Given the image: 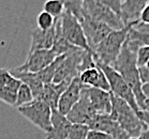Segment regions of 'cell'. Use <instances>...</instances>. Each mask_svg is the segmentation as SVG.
Returning <instances> with one entry per match:
<instances>
[{"mask_svg":"<svg viewBox=\"0 0 149 139\" xmlns=\"http://www.w3.org/2000/svg\"><path fill=\"white\" fill-rule=\"evenodd\" d=\"M139 139H149V129H144L141 133V135L139 136Z\"/></svg>","mask_w":149,"mask_h":139,"instance_id":"cell-36","label":"cell"},{"mask_svg":"<svg viewBox=\"0 0 149 139\" xmlns=\"http://www.w3.org/2000/svg\"><path fill=\"white\" fill-rule=\"evenodd\" d=\"M16 79L7 68H0V88L10 85Z\"/></svg>","mask_w":149,"mask_h":139,"instance_id":"cell-29","label":"cell"},{"mask_svg":"<svg viewBox=\"0 0 149 139\" xmlns=\"http://www.w3.org/2000/svg\"><path fill=\"white\" fill-rule=\"evenodd\" d=\"M95 115H97V112L95 111V109L92 108L88 96L85 93L84 88H83L81 98L78 100V102L72 107L70 112L65 117L72 124H85V125H88V123L95 117Z\"/></svg>","mask_w":149,"mask_h":139,"instance_id":"cell-12","label":"cell"},{"mask_svg":"<svg viewBox=\"0 0 149 139\" xmlns=\"http://www.w3.org/2000/svg\"><path fill=\"white\" fill-rule=\"evenodd\" d=\"M113 68L121 75L127 85L132 90L139 109L145 110V100L147 98L144 94L143 84L139 78V68L136 63V53L129 47L127 41L122 46L121 51Z\"/></svg>","mask_w":149,"mask_h":139,"instance_id":"cell-1","label":"cell"},{"mask_svg":"<svg viewBox=\"0 0 149 139\" xmlns=\"http://www.w3.org/2000/svg\"><path fill=\"white\" fill-rule=\"evenodd\" d=\"M51 122L52 129L46 134V139H68L72 123L65 115L60 113L57 109L52 110Z\"/></svg>","mask_w":149,"mask_h":139,"instance_id":"cell-17","label":"cell"},{"mask_svg":"<svg viewBox=\"0 0 149 139\" xmlns=\"http://www.w3.org/2000/svg\"><path fill=\"white\" fill-rule=\"evenodd\" d=\"M59 23L61 33L70 44L84 50H91L88 46L81 23L76 19V17L73 16L69 11L65 10L59 17Z\"/></svg>","mask_w":149,"mask_h":139,"instance_id":"cell-8","label":"cell"},{"mask_svg":"<svg viewBox=\"0 0 149 139\" xmlns=\"http://www.w3.org/2000/svg\"><path fill=\"white\" fill-rule=\"evenodd\" d=\"M20 86H22V82L18 78H16L12 84L0 88V101L14 107L16 103L17 92L19 90Z\"/></svg>","mask_w":149,"mask_h":139,"instance_id":"cell-21","label":"cell"},{"mask_svg":"<svg viewBox=\"0 0 149 139\" xmlns=\"http://www.w3.org/2000/svg\"><path fill=\"white\" fill-rule=\"evenodd\" d=\"M78 77L85 87L101 89L103 91L109 92V84L107 82V78L101 68L97 65L95 68H88L86 71L81 72Z\"/></svg>","mask_w":149,"mask_h":139,"instance_id":"cell-16","label":"cell"},{"mask_svg":"<svg viewBox=\"0 0 149 139\" xmlns=\"http://www.w3.org/2000/svg\"><path fill=\"white\" fill-rule=\"evenodd\" d=\"M88 125L85 124H72L69 132L68 139H87L89 133Z\"/></svg>","mask_w":149,"mask_h":139,"instance_id":"cell-26","label":"cell"},{"mask_svg":"<svg viewBox=\"0 0 149 139\" xmlns=\"http://www.w3.org/2000/svg\"><path fill=\"white\" fill-rule=\"evenodd\" d=\"M139 78L142 82L143 86L149 85V70L146 66H141L139 68Z\"/></svg>","mask_w":149,"mask_h":139,"instance_id":"cell-32","label":"cell"},{"mask_svg":"<svg viewBox=\"0 0 149 139\" xmlns=\"http://www.w3.org/2000/svg\"><path fill=\"white\" fill-rule=\"evenodd\" d=\"M56 19L57 18H54L52 15L46 13L45 11H42L37 16L38 28L41 29V30H49V29H52L55 26Z\"/></svg>","mask_w":149,"mask_h":139,"instance_id":"cell-25","label":"cell"},{"mask_svg":"<svg viewBox=\"0 0 149 139\" xmlns=\"http://www.w3.org/2000/svg\"><path fill=\"white\" fill-rule=\"evenodd\" d=\"M57 57V54L53 49L48 50H36L33 53H29L26 61L23 64L15 68L18 72H26V73H38L43 68L51 64Z\"/></svg>","mask_w":149,"mask_h":139,"instance_id":"cell-10","label":"cell"},{"mask_svg":"<svg viewBox=\"0 0 149 139\" xmlns=\"http://www.w3.org/2000/svg\"><path fill=\"white\" fill-rule=\"evenodd\" d=\"M70 85V82H60V84H46L44 85L43 88V92L40 96V101H43L46 103L52 110L58 108V102L60 98L61 94L65 92V90L68 88V86Z\"/></svg>","mask_w":149,"mask_h":139,"instance_id":"cell-19","label":"cell"},{"mask_svg":"<svg viewBox=\"0 0 149 139\" xmlns=\"http://www.w3.org/2000/svg\"><path fill=\"white\" fill-rule=\"evenodd\" d=\"M129 139H139V138H129Z\"/></svg>","mask_w":149,"mask_h":139,"instance_id":"cell-38","label":"cell"},{"mask_svg":"<svg viewBox=\"0 0 149 139\" xmlns=\"http://www.w3.org/2000/svg\"><path fill=\"white\" fill-rule=\"evenodd\" d=\"M101 2L120 17V9H121L122 1L120 0H101Z\"/></svg>","mask_w":149,"mask_h":139,"instance_id":"cell-30","label":"cell"},{"mask_svg":"<svg viewBox=\"0 0 149 139\" xmlns=\"http://www.w3.org/2000/svg\"><path fill=\"white\" fill-rule=\"evenodd\" d=\"M137 117L145 123L146 127L149 129V112L146 111V110H139L137 112Z\"/></svg>","mask_w":149,"mask_h":139,"instance_id":"cell-34","label":"cell"},{"mask_svg":"<svg viewBox=\"0 0 149 139\" xmlns=\"http://www.w3.org/2000/svg\"><path fill=\"white\" fill-rule=\"evenodd\" d=\"M95 64H97V66L101 68L102 72L104 73L106 78H107V82L109 84V92L113 95H115V96L121 98L125 102L128 103L130 107L137 113L141 109H139V105L136 103L135 96L133 94L132 90L130 89V87L125 82V79L122 78L121 75L112 66L101 64L98 62Z\"/></svg>","mask_w":149,"mask_h":139,"instance_id":"cell-4","label":"cell"},{"mask_svg":"<svg viewBox=\"0 0 149 139\" xmlns=\"http://www.w3.org/2000/svg\"><path fill=\"white\" fill-rule=\"evenodd\" d=\"M11 74L13 75L14 77L18 78L20 82L25 84L28 88L30 89L32 92L34 100H39L43 92V88H44V84H42L41 80L38 78L36 73H26V72H18L15 68L11 70Z\"/></svg>","mask_w":149,"mask_h":139,"instance_id":"cell-20","label":"cell"},{"mask_svg":"<svg viewBox=\"0 0 149 139\" xmlns=\"http://www.w3.org/2000/svg\"><path fill=\"white\" fill-rule=\"evenodd\" d=\"M133 28L137 31H141V32H149V26L148 25H143V24L139 23V24H137Z\"/></svg>","mask_w":149,"mask_h":139,"instance_id":"cell-35","label":"cell"},{"mask_svg":"<svg viewBox=\"0 0 149 139\" xmlns=\"http://www.w3.org/2000/svg\"><path fill=\"white\" fill-rule=\"evenodd\" d=\"M33 101H34V98H33V95H32L31 90L28 88L25 84L22 82V86L19 87V90L17 92L16 103H15L14 107L17 109V108H19V107H22V106L30 104V103L33 102Z\"/></svg>","mask_w":149,"mask_h":139,"instance_id":"cell-23","label":"cell"},{"mask_svg":"<svg viewBox=\"0 0 149 139\" xmlns=\"http://www.w3.org/2000/svg\"><path fill=\"white\" fill-rule=\"evenodd\" d=\"M112 95V112L109 117L118 122L122 129H125L130 138H139L141 133L146 129L145 123L137 117L134 110L123 100Z\"/></svg>","mask_w":149,"mask_h":139,"instance_id":"cell-3","label":"cell"},{"mask_svg":"<svg viewBox=\"0 0 149 139\" xmlns=\"http://www.w3.org/2000/svg\"><path fill=\"white\" fill-rule=\"evenodd\" d=\"M87 139H113L112 137L107 134L103 132H99V131H92L90 129L87 136Z\"/></svg>","mask_w":149,"mask_h":139,"instance_id":"cell-31","label":"cell"},{"mask_svg":"<svg viewBox=\"0 0 149 139\" xmlns=\"http://www.w3.org/2000/svg\"><path fill=\"white\" fill-rule=\"evenodd\" d=\"M17 111L33 125L42 129L45 134L51 132L52 109L43 101L34 100L30 104L17 108Z\"/></svg>","mask_w":149,"mask_h":139,"instance_id":"cell-6","label":"cell"},{"mask_svg":"<svg viewBox=\"0 0 149 139\" xmlns=\"http://www.w3.org/2000/svg\"><path fill=\"white\" fill-rule=\"evenodd\" d=\"M132 25L125 26L121 30H113L104 40L93 49V57L95 63L114 66L121 48L128 39V33Z\"/></svg>","mask_w":149,"mask_h":139,"instance_id":"cell-2","label":"cell"},{"mask_svg":"<svg viewBox=\"0 0 149 139\" xmlns=\"http://www.w3.org/2000/svg\"><path fill=\"white\" fill-rule=\"evenodd\" d=\"M86 51L81 48L75 47L73 50L65 55V59L60 63L56 75L54 77V84L60 82H71L74 78L78 77L81 74V66Z\"/></svg>","mask_w":149,"mask_h":139,"instance_id":"cell-7","label":"cell"},{"mask_svg":"<svg viewBox=\"0 0 149 139\" xmlns=\"http://www.w3.org/2000/svg\"><path fill=\"white\" fill-rule=\"evenodd\" d=\"M57 21V19H56ZM55 27L56 24L49 30H41L36 28L32 30L31 34V44L29 53H33L36 50H48L52 49L55 42Z\"/></svg>","mask_w":149,"mask_h":139,"instance_id":"cell-18","label":"cell"},{"mask_svg":"<svg viewBox=\"0 0 149 139\" xmlns=\"http://www.w3.org/2000/svg\"><path fill=\"white\" fill-rule=\"evenodd\" d=\"M85 86H83V84L81 82L79 77L74 78L59 98L57 108L58 111L65 115H68L72 107L78 102L81 94V90Z\"/></svg>","mask_w":149,"mask_h":139,"instance_id":"cell-13","label":"cell"},{"mask_svg":"<svg viewBox=\"0 0 149 139\" xmlns=\"http://www.w3.org/2000/svg\"><path fill=\"white\" fill-rule=\"evenodd\" d=\"M83 14L92 18L93 21L107 25L113 30H121L125 27L121 18L107 7H105L101 0H84Z\"/></svg>","mask_w":149,"mask_h":139,"instance_id":"cell-5","label":"cell"},{"mask_svg":"<svg viewBox=\"0 0 149 139\" xmlns=\"http://www.w3.org/2000/svg\"><path fill=\"white\" fill-rule=\"evenodd\" d=\"M90 104L95 111L99 115H111L112 112V95L111 92L103 91L101 89L84 87Z\"/></svg>","mask_w":149,"mask_h":139,"instance_id":"cell-15","label":"cell"},{"mask_svg":"<svg viewBox=\"0 0 149 139\" xmlns=\"http://www.w3.org/2000/svg\"><path fill=\"white\" fill-rule=\"evenodd\" d=\"M65 55L59 56V57L56 58V59L54 60V62H52L48 66H46L45 68H43L42 71L36 73L37 76H38V78L40 79L42 84L46 85V84H52V82H53L55 75H56V72H57L58 68H59L60 63L62 62V60L65 59Z\"/></svg>","mask_w":149,"mask_h":139,"instance_id":"cell-22","label":"cell"},{"mask_svg":"<svg viewBox=\"0 0 149 139\" xmlns=\"http://www.w3.org/2000/svg\"><path fill=\"white\" fill-rule=\"evenodd\" d=\"M149 1L146 0H125L122 1L120 9V18L125 26L133 27L141 23V15Z\"/></svg>","mask_w":149,"mask_h":139,"instance_id":"cell-14","label":"cell"},{"mask_svg":"<svg viewBox=\"0 0 149 139\" xmlns=\"http://www.w3.org/2000/svg\"><path fill=\"white\" fill-rule=\"evenodd\" d=\"M128 39L137 41L142 46H149V32H141L135 30L134 28H131L128 33Z\"/></svg>","mask_w":149,"mask_h":139,"instance_id":"cell-27","label":"cell"},{"mask_svg":"<svg viewBox=\"0 0 149 139\" xmlns=\"http://www.w3.org/2000/svg\"><path fill=\"white\" fill-rule=\"evenodd\" d=\"M141 24L143 25H148L149 26V2L143 10L142 15H141Z\"/></svg>","mask_w":149,"mask_h":139,"instance_id":"cell-33","label":"cell"},{"mask_svg":"<svg viewBox=\"0 0 149 139\" xmlns=\"http://www.w3.org/2000/svg\"><path fill=\"white\" fill-rule=\"evenodd\" d=\"M79 23L84 30L89 48L92 51L113 31V29H111L107 25L93 21L92 18L86 16L84 14H83V18Z\"/></svg>","mask_w":149,"mask_h":139,"instance_id":"cell-9","label":"cell"},{"mask_svg":"<svg viewBox=\"0 0 149 139\" xmlns=\"http://www.w3.org/2000/svg\"><path fill=\"white\" fill-rule=\"evenodd\" d=\"M89 129L99 131L107 134L113 139H129L130 136L125 129H121L118 122L113 120L109 115H95V117L88 123Z\"/></svg>","mask_w":149,"mask_h":139,"instance_id":"cell-11","label":"cell"},{"mask_svg":"<svg viewBox=\"0 0 149 139\" xmlns=\"http://www.w3.org/2000/svg\"><path fill=\"white\" fill-rule=\"evenodd\" d=\"M145 110L149 112V98L145 100Z\"/></svg>","mask_w":149,"mask_h":139,"instance_id":"cell-37","label":"cell"},{"mask_svg":"<svg viewBox=\"0 0 149 139\" xmlns=\"http://www.w3.org/2000/svg\"><path fill=\"white\" fill-rule=\"evenodd\" d=\"M149 61V46H141L136 51V63L137 68L145 66Z\"/></svg>","mask_w":149,"mask_h":139,"instance_id":"cell-28","label":"cell"},{"mask_svg":"<svg viewBox=\"0 0 149 139\" xmlns=\"http://www.w3.org/2000/svg\"><path fill=\"white\" fill-rule=\"evenodd\" d=\"M43 11L54 17L58 18L65 12V2L60 0H49L46 1L43 6Z\"/></svg>","mask_w":149,"mask_h":139,"instance_id":"cell-24","label":"cell"}]
</instances>
